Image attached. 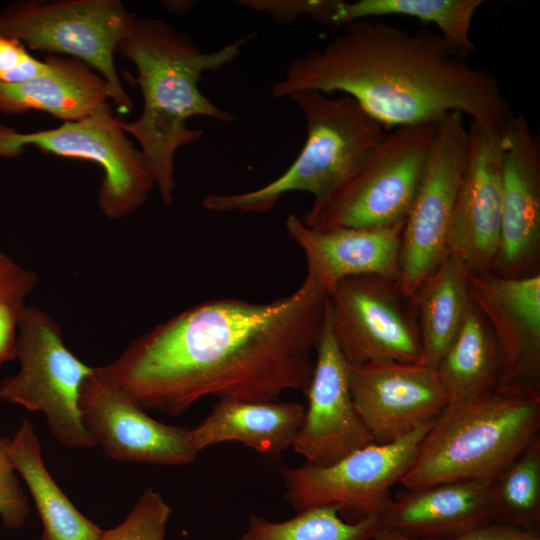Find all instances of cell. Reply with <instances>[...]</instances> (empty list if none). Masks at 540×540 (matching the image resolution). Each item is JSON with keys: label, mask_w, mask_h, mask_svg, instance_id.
<instances>
[{"label": "cell", "mask_w": 540, "mask_h": 540, "mask_svg": "<svg viewBox=\"0 0 540 540\" xmlns=\"http://www.w3.org/2000/svg\"><path fill=\"white\" fill-rule=\"evenodd\" d=\"M327 295L305 278L268 302L204 301L142 334L95 372L144 410L174 417L208 396L274 401L287 391L305 393Z\"/></svg>", "instance_id": "6da1fadb"}, {"label": "cell", "mask_w": 540, "mask_h": 540, "mask_svg": "<svg viewBox=\"0 0 540 540\" xmlns=\"http://www.w3.org/2000/svg\"><path fill=\"white\" fill-rule=\"evenodd\" d=\"M304 90L350 96L386 130L454 112L505 129L514 116L498 79L454 54L438 32L374 19L293 59L271 88L276 99Z\"/></svg>", "instance_id": "7a4b0ae2"}, {"label": "cell", "mask_w": 540, "mask_h": 540, "mask_svg": "<svg viewBox=\"0 0 540 540\" xmlns=\"http://www.w3.org/2000/svg\"><path fill=\"white\" fill-rule=\"evenodd\" d=\"M249 37L203 52L184 33L156 18H136L116 54L132 61L134 79L143 96L141 115L120 121L125 133L139 143L155 187L165 205H171L176 189L174 159L179 148L198 142L203 130L187 127V120L203 116L233 122V114L215 105L199 88L204 72L231 64Z\"/></svg>", "instance_id": "3957f363"}, {"label": "cell", "mask_w": 540, "mask_h": 540, "mask_svg": "<svg viewBox=\"0 0 540 540\" xmlns=\"http://www.w3.org/2000/svg\"><path fill=\"white\" fill-rule=\"evenodd\" d=\"M539 429L537 394L499 388L451 401L431 424L399 484L418 489L460 480L492 483Z\"/></svg>", "instance_id": "277c9868"}, {"label": "cell", "mask_w": 540, "mask_h": 540, "mask_svg": "<svg viewBox=\"0 0 540 540\" xmlns=\"http://www.w3.org/2000/svg\"><path fill=\"white\" fill-rule=\"evenodd\" d=\"M306 120V140L289 168L268 184L246 192L207 195L202 205L219 213H266L290 192L317 202L343 184L387 134L350 96L304 90L288 97Z\"/></svg>", "instance_id": "5b68a950"}, {"label": "cell", "mask_w": 540, "mask_h": 540, "mask_svg": "<svg viewBox=\"0 0 540 540\" xmlns=\"http://www.w3.org/2000/svg\"><path fill=\"white\" fill-rule=\"evenodd\" d=\"M437 123L397 127L337 189L301 217L312 229H384L404 224L432 146Z\"/></svg>", "instance_id": "8992f818"}, {"label": "cell", "mask_w": 540, "mask_h": 540, "mask_svg": "<svg viewBox=\"0 0 540 540\" xmlns=\"http://www.w3.org/2000/svg\"><path fill=\"white\" fill-rule=\"evenodd\" d=\"M136 18L119 0L16 1L0 10V34L31 50L85 62L107 83L117 110L128 113L133 103L114 55Z\"/></svg>", "instance_id": "52a82bcc"}, {"label": "cell", "mask_w": 540, "mask_h": 540, "mask_svg": "<svg viewBox=\"0 0 540 540\" xmlns=\"http://www.w3.org/2000/svg\"><path fill=\"white\" fill-rule=\"evenodd\" d=\"M18 372L0 381V400L42 412L50 432L67 448L95 443L79 409L81 386L94 367L65 345L54 319L37 307H25L18 328Z\"/></svg>", "instance_id": "ba28073f"}, {"label": "cell", "mask_w": 540, "mask_h": 540, "mask_svg": "<svg viewBox=\"0 0 540 540\" xmlns=\"http://www.w3.org/2000/svg\"><path fill=\"white\" fill-rule=\"evenodd\" d=\"M29 146L101 166L104 177L98 190V206L110 219L134 212L155 187L143 153L126 136L110 105L48 130L24 133L0 123V158L17 157Z\"/></svg>", "instance_id": "9c48e42d"}, {"label": "cell", "mask_w": 540, "mask_h": 540, "mask_svg": "<svg viewBox=\"0 0 540 540\" xmlns=\"http://www.w3.org/2000/svg\"><path fill=\"white\" fill-rule=\"evenodd\" d=\"M332 335L349 365L423 363L413 300L399 280L359 275L327 295Z\"/></svg>", "instance_id": "30bf717a"}, {"label": "cell", "mask_w": 540, "mask_h": 540, "mask_svg": "<svg viewBox=\"0 0 540 540\" xmlns=\"http://www.w3.org/2000/svg\"><path fill=\"white\" fill-rule=\"evenodd\" d=\"M468 155L464 116L438 121L425 170L401 234L400 278L413 297L421 283L449 254V237Z\"/></svg>", "instance_id": "8fae6325"}, {"label": "cell", "mask_w": 540, "mask_h": 540, "mask_svg": "<svg viewBox=\"0 0 540 540\" xmlns=\"http://www.w3.org/2000/svg\"><path fill=\"white\" fill-rule=\"evenodd\" d=\"M432 423L397 441L372 443L329 465L281 467L285 499L297 511L334 505L357 511L360 518H380L392 502V486L408 470Z\"/></svg>", "instance_id": "7c38bea8"}, {"label": "cell", "mask_w": 540, "mask_h": 540, "mask_svg": "<svg viewBox=\"0 0 540 540\" xmlns=\"http://www.w3.org/2000/svg\"><path fill=\"white\" fill-rule=\"evenodd\" d=\"M82 422L95 445L120 462L165 466L191 464L197 450L190 429L150 417L95 372L84 380L79 396Z\"/></svg>", "instance_id": "4fadbf2b"}, {"label": "cell", "mask_w": 540, "mask_h": 540, "mask_svg": "<svg viewBox=\"0 0 540 540\" xmlns=\"http://www.w3.org/2000/svg\"><path fill=\"white\" fill-rule=\"evenodd\" d=\"M504 130L471 121L468 155L449 237V254L470 273L493 270L501 209Z\"/></svg>", "instance_id": "5bb4252c"}, {"label": "cell", "mask_w": 540, "mask_h": 540, "mask_svg": "<svg viewBox=\"0 0 540 540\" xmlns=\"http://www.w3.org/2000/svg\"><path fill=\"white\" fill-rule=\"evenodd\" d=\"M348 378L356 411L375 444L433 422L450 402L436 369L423 363L349 365Z\"/></svg>", "instance_id": "9a60e30c"}, {"label": "cell", "mask_w": 540, "mask_h": 540, "mask_svg": "<svg viewBox=\"0 0 540 540\" xmlns=\"http://www.w3.org/2000/svg\"><path fill=\"white\" fill-rule=\"evenodd\" d=\"M539 261L540 142L520 111L504 130L500 237L491 272L524 277L539 272Z\"/></svg>", "instance_id": "2e32d148"}, {"label": "cell", "mask_w": 540, "mask_h": 540, "mask_svg": "<svg viewBox=\"0 0 540 540\" xmlns=\"http://www.w3.org/2000/svg\"><path fill=\"white\" fill-rule=\"evenodd\" d=\"M469 296L493 330L504 359L499 388L540 395V273H469Z\"/></svg>", "instance_id": "e0dca14e"}, {"label": "cell", "mask_w": 540, "mask_h": 540, "mask_svg": "<svg viewBox=\"0 0 540 540\" xmlns=\"http://www.w3.org/2000/svg\"><path fill=\"white\" fill-rule=\"evenodd\" d=\"M348 366L326 313L305 391L308 405L292 446L307 463L329 465L373 443L353 403Z\"/></svg>", "instance_id": "ac0fdd59"}, {"label": "cell", "mask_w": 540, "mask_h": 540, "mask_svg": "<svg viewBox=\"0 0 540 540\" xmlns=\"http://www.w3.org/2000/svg\"><path fill=\"white\" fill-rule=\"evenodd\" d=\"M289 238L302 250L306 278L327 294L341 280L359 275L400 278V245L404 224L384 229L307 227L290 214L285 222Z\"/></svg>", "instance_id": "d6986e66"}, {"label": "cell", "mask_w": 540, "mask_h": 540, "mask_svg": "<svg viewBox=\"0 0 540 540\" xmlns=\"http://www.w3.org/2000/svg\"><path fill=\"white\" fill-rule=\"evenodd\" d=\"M490 484L460 480L399 491L380 525L413 540L449 538L492 521Z\"/></svg>", "instance_id": "ffe728a7"}, {"label": "cell", "mask_w": 540, "mask_h": 540, "mask_svg": "<svg viewBox=\"0 0 540 540\" xmlns=\"http://www.w3.org/2000/svg\"><path fill=\"white\" fill-rule=\"evenodd\" d=\"M47 69L30 79L0 82V112L12 115L31 110L76 121L109 106L110 89L85 62L72 57L48 55Z\"/></svg>", "instance_id": "44dd1931"}, {"label": "cell", "mask_w": 540, "mask_h": 540, "mask_svg": "<svg viewBox=\"0 0 540 540\" xmlns=\"http://www.w3.org/2000/svg\"><path fill=\"white\" fill-rule=\"evenodd\" d=\"M305 407L298 402L220 399L193 429L197 452L220 443L238 442L264 455L293 446Z\"/></svg>", "instance_id": "7402d4cb"}, {"label": "cell", "mask_w": 540, "mask_h": 540, "mask_svg": "<svg viewBox=\"0 0 540 540\" xmlns=\"http://www.w3.org/2000/svg\"><path fill=\"white\" fill-rule=\"evenodd\" d=\"M9 456L39 515L42 532L38 540L99 539L104 529L76 508L47 470L40 441L29 419H24L10 438Z\"/></svg>", "instance_id": "603a6c76"}, {"label": "cell", "mask_w": 540, "mask_h": 540, "mask_svg": "<svg viewBox=\"0 0 540 540\" xmlns=\"http://www.w3.org/2000/svg\"><path fill=\"white\" fill-rule=\"evenodd\" d=\"M503 370L501 346L470 300L459 331L436 367L450 402L466 401L495 391Z\"/></svg>", "instance_id": "cb8c5ba5"}, {"label": "cell", "mask_w": 540, "mask_h": 540, "mask_svg": "<svg viewBox=\"0 0 540 540\" xmlns=\"http://www.w3.org/2000/svg\"><path fill=\"white\" fill-rule=\"evenodd\" d=\"M469 273L448 254L412 297L426 366L436 369L462 325L470 304Z\"/></svg>", "instance_id": "d4e9b609"}, {"label": "cell", "mask_w": 540, "mask_h": 540, "mask_svg": "<svg viewBox=\"0 0 540 540\" xmlns=\"http://www.w3.org/2000/svg\"><path fill=\"white\" fill-rule=\"evenodd\" d=\"M483 3L482 0H341L336 27L391 15L416 18L434 24L453 53L466 59L475 49L470 30L473 17Z\"/></svg>", "instance_id": "484cf974"}, {"label": "cell", "mask_w": 540, "mask_h": 540, "mask_svg": "<svg viewBox=\"0 0 540 540\" xmlns=\"http://www.w3.org/2000/svg\"><path fill=\"white\" fill-rule=\"evenodd\" d=\"M492 521L540 532V438L530 442L490 484Z\"/></svg>", "instance_id": "4316f807"}, {"label": "cell", "mask_w": 540, "mask_h": 540, "mask_svg": "<svg viewBox=\"0 0 540 540\" xmlns=\"http://www.w3.org/2000/svg\"><path fill=\"white\" fill-rule=\"evenodd\" d=\"M340 511L334 505L317 506L280 522L251 515L246 532L238 540H372L381 526L377 517L346 522Z\"/></svg>", "instance_id": "83f0119b"}, {"label": "cell", "mask_w": 540, "mask_h": 540, "mask_svg": "<svg viewBox=\"0 0 540 540\" xmlns=\"http://www.w3.org/2000/svg\"><path fill=\"white\" fill-rule=\"evenodd\" d=\"M171 507L161 494L147 488L127 517L117 526L103 530L98 540H166Z\"/></svg>", "instance_id": "f1b7e54d"}, {"label": "cell", "mask_w": 540, "mask_h": 540, "mask_svg": "<svg viewBox=\"0 0 540 540\" xmlns=\"http://www.w3.org/2000/svg\"><path fill=\"white\" fill-rule=\"evenodd\" d=\"M341 0H240L238 4L268 15L274 22L287 25L299 16L336 27V16Z\"/></svg>", "instance_id": "f546056e"}, {"label": "cell", "mask_w": 540, "mask_h": 540, "mask_svg": "<svg viewBox=\"0 0 540 540\" xmlns=\"http://www.w3.org/2000/svg\"><path fill=\"white\" fill-rule=\"evenodd\" d=\"M10 438L0 435V519L12 530L21 529L30 514L27 496L9 456Z\"/></svg>", "instance_id": "4dcf8cb0"}, {"label": "cell", "mask_w": 540, "mask_h": 540, "mask_svg": "<svg viewBox=\"0 0 540 540\" xmlns=\"http://www.w3.org/2000/svg\"><path fill=\"white\" fill-rule=\"evenodd\" d=\"M46 69V62L33 57L23 44L0 34V82H21Z\"/></svg>", "instance_id": "1f68e13d"}, {"label": "cell", "mask_w": 540, "mask_h": 540, "mask_svg": "<svg viewBox=\"0 0 540 540\" xmlns=\"http://www.w3.org/2000/svg\"><path fill=\"white\" fill-rule=\"evenodd\" d=\"M26 296L16 294L0 298V368L16 359L18 328Z\"/></svg>", "instance_id": "d6a6232c"}, {"label": "cell", "mask_w": 540, "mask_h": 540, "mask_svg": "<svg viewBox=\"0 0 540 540\" xmlns=\"http://www.w3.org/2000/svg\"><path fill=\"white\" fill-rule=\"evenodd\" d=\"M424 540H540V532L490 521L457 536Z\"/></svg>", "instance_id": "836d02e7"}, {"label": "cell", "mask_w": 540, "mask_h": 540, "mask_svg": "<svg viewBox=\"0 0 540 540\" xmlns=\"http://www.w3.org/2000/svg\"><path fill=\"white\" fill-rule=\"evenodd\" d=\"M37 283L36 275L16 264L0 251V298L9 295L26 296Z\"/></svg>", "instance_id": "e575fe53"}, {"label": "cell", "mask_w": 540, "mask_h": 540, "mask_svg": "<svg viewBox=\"0 0 540 540\" xmlns=\"http://www.w3.org/2000/svg\"><path fill=\"white\" fill-rule=\"evenodd\" d=\"M372 540H413L394 530L380 526Z\"/></svg>", "instance_id": "d590c367"}]
</instances>
